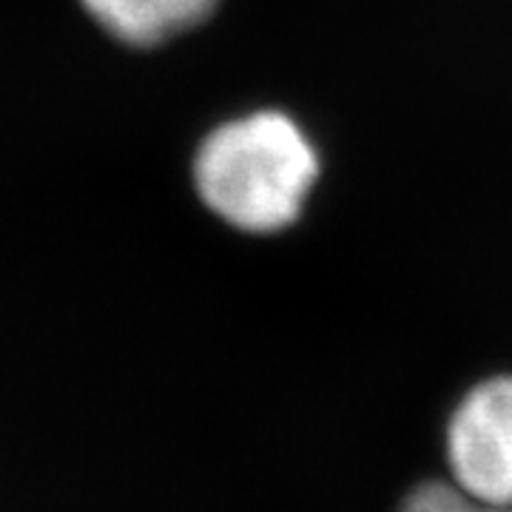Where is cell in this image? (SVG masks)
I'll use <instances>...</instances> for the list:
<instances>
[{"mask_svg":"<svg viewBox=\"0 0 512 512\" xmlns=\"http://www.w3.org/2000/svg\"><path fill=\"white\" fill-rule=\"evenodd\" d=\"M319 160L305 131L279 111H256L214 128L194 157L202 202L239 231L288 228L316 183Z\"/></svg>","mask_w":512,"mask_h":512,"instance_id":"1","label":"cell"},{"mask_svg":"<svg viewBox=\"0 0 512 512\" xmlns=\"http://www.w3.org/2000/svg\"><path fill=\"white\" fill-rule=\"evenodd\" d=\"M447 458L458 490L512 510V379L473 387L447 427Z\"/></svg>","mask_w":512,"mask_h":512,"instance_id":"2","label":"cell"},{"mask_svg":"<svg viewBox=\"0 0 512 512\" xmlns=\"http://www.w3.org/2000/svg\"><path fill=\"white\" fill-rule=\"evenodd\" d=\"M83 6L120 43L160 46L208 20L220 0H83Z\"/></svg>","mask_w":512,"mask_h":512,"instance_id":"3","label":"cell"},{"mask_svg":"<svg viewBox=\"0 0 512 512\" xmlns=\"http://www.w3.org/2000/svg\"><path fill=\"white\" fill-rule=\"evenodd\" d=\"M399 512H512L510 507H487L481 501H473L467 493H461L458 487L439 484V481H427L419 484L413 493L404 498Z\"/></svg>","mask_w":512,"mask_h":512,"instance_id":"4","label":"cell"}]
</instances>
